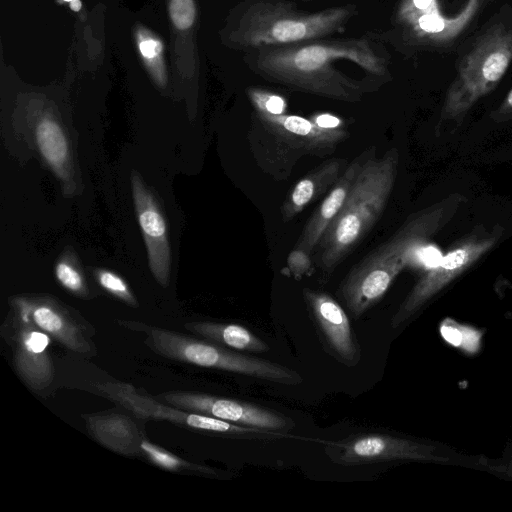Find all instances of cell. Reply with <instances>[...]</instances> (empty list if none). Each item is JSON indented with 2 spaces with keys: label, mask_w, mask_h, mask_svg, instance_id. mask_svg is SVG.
<instances>
[{
  "label": "cell",
  "mask_w": 512,
  "mask_h": 512,
  "mask_svg": "<svg viewBox=\"0 0 512 512\" xmlns=\"http://www.w3.org/2000/svg\"><path fill=\"white\" fill-rule=\"evenodd\" d=\"M435 447L391 434L370 432L326 443V453L339 465L355 466L398 460L447 461Z\"/></svg>",
  "instance_id": "cell-11"
},
{
  "label": "cell",
  "mask_w": 512,
  "mask_h": 512,
  "mask_svg": "<svg viewBox=\"0 0 512 512\" xmlns=\"http://www.w3.org/2000/svg\"><path fill=\"white\" fill-rule=\"evenodd\" d=\"M138 46L142 57L150 65L159 61L162 54V43L151 35L142 34L138 35Z\"/></svg>",
  "instance_id": "cell-28"
},
{
  "label": "cell",
  "mask_w": 512,
  "mask_h": 512,
  "mask_svg": "<svg viewBox=\"0 0 512 512\" xmlns=\"http://www.w3.org/2000/svg\"><path fill=\"white\" fill-rule=\"evenodd\" d=\"M247 93L255 111L270 114H284L286 112V101L278 94L253 87L249 88Z\"/></svg>",
  "instance_id": "cell-24"
},
{
  "label": "cell",
  "mask_w": 512,
  "mask_h": 512,
  "mask_svg": "<svg viewBox=\"0 0 512 512\" xmlns=\"http://www.w3.org/2000/svg\"><path fill=\"white\" fill-rule=\"evenodd\" d=\"M140 455L153 465L174 473L219 477L221 471L206 465L189 462L165 448L150 442L145 437L140 444Z\"/></svg>",
  "instance_id": "cell-21"
},
{
  "label": "cell",
  "mask_w": 512,
  "mask_h": 512,
  "mask_svg": "<svg viewBox=\"0 0 512 512\" xmlns=\"http://www.w3.org/2000/svg\"><path fill=\"white\" fill-rule=\"evenodd\" d=\"M350 60L372 75L386 73L385 58L367 39H315L249 51L248 64L261 77L291 89L355 103L369 89L334 67V61Z\"/></svg>",
  "instance_id": "cell-1"
},
{
  "label": "cell",
  "mask_w": 512,
  "mask_h": 512,
  "mask_svg": "<svg viewBox=\"0 0 512 512\" xmlns=\"http://www.w3.org/2000/svg\"><path fill=\"white\" fill-rule=\"evenodd\" d=\"M398 167L395 147L364 165L316 248V265L323 277L335 271L380 219L396 183Z\"/></svg>",
  "instance_id": "cell-3"
},
{
  "label": "cell",
  "mask_w": 512,
  "mask_h": 512,
  "mask_svg": "<svg viewBox=\"0 0 512 512\" xmlns=\"http://www.w3.org/2000/svg\"><path fill=\"white\" fill-rule=\"evenodd\" d=\"M348 162L343 158L324 161L304 175L290 190L283 201L280 214L283 222H289L307 206L320 198L336 184Z\"/></svg>",
  "instance_id": "cell-17"
},
{
  "label": "cell",
  "mask_w": 512,
  "mask_h": 512,
  "mask_svg": "<svg viewBox=\"0 0 512 512\" xmlns=\"http://www.w3.org/2000/svg\"><path fill=\"white\" fill-rule=\"evenodd\" d=\"M131 186L150 270L157 282L166 287L169 283L171 267L166 220L152 193L135 172L131 175Z\"/></svg>",
  "instance_id": "cell-15"
},
{
  "label": "cell",
  "mask_w": 512,
  "mask_h": 512,
  "mask_svg": "<svg viewBox=\"0 0 512 512\" xmlns=\"http://www.w3.org/2000/svg\"><path fill=\"white\" fill-rule=\"evenodd\" d=\"M1 333L12 350L13 364L23 383L36 393L45 391L55 376L49 350L51 337L14 309Z\"/></svg>",
  "instance_id": "cell-10"
},
{
  "label": "cell",
  "mask_w": 512,
  "mask_h": 512,
  "mask_svg": "<svg viewBox=\"0 0 512 512\" xmlns=\"http://www.w3.org/2000/svg\"><path fill=\"white\" fill-rule=\"evenodd\" d=\"M349 136L345 128H323L302 116L255 110L247 135L255 162L277 181L286 180L303 157L332 155Z\"/></svg>",
  "instance_id": "cell-5"
},
{
  "label": "cell",
  "mask_w": 512,
  "mask_h": 512,
  "mask_svg": "<svg viewBox=\"0 0 512 512\" xmlns=\"http://www.w3.org/2000/svg\"><path fill=\"white\" fill-rule=\"evenodd\" d=\"M90 435L101 445L125 456L140 455L144 434L129 416L112 412L83 415Z\"/></svg>",
  "instance_id": "cell-18"
},
{
  "label": "cell",
  "mask_w": 512,
  "mask_h": 512,
  "mask_svg": "<svg viewBox=\"0 0 512 512\" xmlns=\"http://www.w3.org/2000/svg\"><path fill=\"white\" fill-rule=\"evenodd\" d=\"M512 62V27L494 24L463 57L441 112L442 120H458L491 92Z\"/></svg>",
  "instance_id": "cell-7"
},
{
  "label": "cell",
  "mask_w": 512,
  "mask_h": 512,
  "mask_svg": "<svg viewBox=\"0 0 512 512\" xmlns=\"http://www.w3.org/2000/svg\"><path fill=\"white\" fill-rule=\"evenodd\" d=\"M35 136L45 161L59 178H64L69 161V146L62 127L51 118H43L36 126Z\"/></svg>",
  "instance_id": "cell-20"
},
{
  "label": "cell",
  "mask_w": 512,
  "mask_h": 512,
  "mask_svg": "<svg viewBox=\"0 0 512 512\" xmlns=\"http://www.w3.org/2000/svg\"><path fill=\"white\" fill-rule=\"evenodd\" d=\"M55 277L60 285L70 293L85 297L87 286L80 271L66 259L59 260L54 269Z\"/></svg>",
  "instance_id": "cell-23"
},
{
  "label": "cell",
  "mask_w": 512,
  "mask_h": 512,
  "mask_svg": "<svg viewBox=\"0 0 512 512\" xmlns=\"http://www.w3.org/2000/svg\"><path fill=\"white\" fill-rule=\"evenodd\" d=\"M318 126L328 129L343 128L344 122L341 118L328 113H321L310 118Z\"/></svg>",
  "instance_id": "cell-29"
},
{
  "label": "cell",
  "mask_w": 512,
  "mask_h": 512,
  "mask_svg": "<svg viewBox=\"0 0 512 512\" xmlns=\"http://www.w3.org/2000/svg\"><path fill=\"white\" fill-rule=\"evenodd\" d=\"M99 394L142 419L168 421L193 432L230 439L278 440L293 437L282 431L234 424L212 416L183 410L140 393L131 384L108 381L96 385Z\"/></svg>",
  "instance_id": "cell-8"
},
{
  "label": "cell",
  "mask_w": 512,
  "mask_h": 512,
  "mask_svg": "<svg viewBox=\"0 0 512 512\" xmlns=\"http://www.w3.org/2000/svg\"><path fill=\"white\" fill-rule=\"evenodd\" d=\"M401 8L406 9L408 11L419 14L418 12L412 10L411 8L403 5ZM408 21V20H407ZM412 24L417 26V28L428 34H436L442 32L445 28L444 19L436 13H420L419 17L416 20H410ZM413 25V26H414ZM414 27V28H415Z\"/></svg>",
  "instance_id": "cell-27"
},
{
  "label": "cell",
  "mask_w": 512,
  "mask_h": 512,
  "mask_svg": "<svg viewBox=\"0 0 512 512\" xmlns=\"http://www.w3.org/2000/svg\"><path fill=\"white\" fill-rule=\"evenodd\" d=\"M70 3V8L75 11V12H78L80 11L81 7H82V3L80 0H72Z\"/></svg>",
  "instance_id": "cell-32"
},
{
  "label": "cell",
  "mask_w": 512,
  "mask_h": 512,
  "mask_svg": "<svg viewBox=\"0 0 512 512\" xmlns=\"http://www.w3.org/2000/svg\"><path fill=\"white\" fill-rule=\"evenodd\" d=\"M512 115V89L508 92L503 102L495 112V117L505 118Z\"/></svg>",
  "instance_id": "cell-30"
},
{
  "label": "cell",
  "mask_w": 512,
  "mask_h": 512,
  "mask_svg": "<svg viewBox=\"0 0 512 512\" xmlns=\"http://www.w3.org/2000/svg\"><path fill=\"white\" fill-rule=\"evenodd\" d=\"M464 200V196L452 194L411 214L389 239L352 267L337 295L354 319L382 299L416 251L450 221Z\"/></svg>",
  "instance_id": "cell-2"
},
{
  "label": "cell",
  "mask_w": 512,
  "mask_h": 512,
  "mask_svg": "<svg viewBox=\"0 0 512 512\" xmlns=\"http://www.w3.org/2000/svg\"><path fill=\"white\" fill-rule=\"evenodd\" d=\"M303 297L317 333L338 361L354 366L360 359V349L342 306L328 293L303 289Z\"/></svg>",
  "instance_id": "cell-14"
},
{
  "label": "cell",
  "mask_w": 512,
  "mask_h": 512,
  "mask_svg": "<svg viewBox=\"0 0 512 512\" xmlns=\"http://www.w3.org/2000/svg\"><path fill=\"white\" fill-rule=\"evenodd\" d=\"M11 307L67 350L84 356L96 353L89 324L57 300L42 296H16L11 300Z\"/></svg>",
  "instance_id": "cell-13"
},
{
  "label": "cell",
  "mask_w": 512,
  "mask_h": 512,
  "mask_svg": "<svg viewBox=\"0 0 512 512\" xmlns=\"http://www.w3.org/2000/svg\"><path fill=\"white\" fill-rule=\"evenodd\" d=\"M287 269L296 280L310 275L313 270L311 255L302 249L293 248L287 257Z\"/></svg>",
  "instance_id": "cell-26"
},
{
  "label": "cell",
  "mask_w": 512,
  "mask_h": 512,
  "mask_svg": "<svg viewBox=\"0 0 512 512\" xmlns=\"http://www.w3.org/2000/svg\"><path fill=\"white\" fill-rule=\"evenodd\" d=\"M374 156L376 147L370 146L348 163L336 184L308 219L293 248L302 249L310 255L315 252L323 234L340 212L358 174Z\"/></svg>",
  "instance_id": "cell-16"
},
{
  "label": "cell",
  "mask_w": 512,
  "mask_h": 512,
  "mask_svg": "<svg viewBox=\"0 0 512 512\" xmlns=\"http://www.w3.org/2000/svg\"><path fill=\"white\" fill-rule=\"evenodd\" d=\"M355 14L354 5L308 12L288 0H247L231 38L248 52L322 39L342 32Z\"/></svg>",
  "instance_id": "cell-4"
},
{
  "label": "cell",
  "mask_w": 512,
  "mask_h": 512,
  "mask_svg": "<svg viewBox=\"0 0 512 512\" xmlns=\"http://www.w3.org/2000/svg\"><path fill=\"white\" fill-rule=\"evenodd\" d=\"M155 398L183 410L238 425L282 432L295 427L294 421L285 415L236 399L195 391H168Z\"/></svg>",
  "instance_id": "cell-12"
},
{
  "label": "cell",
  "mask_w": 512,
  "mask_h": 512,
  "mask_svg": "<svg viewBox=\"0 0 512 512\" xmlns=\"http://www.w3.org/2000/svg\"><path fill=\"white\" fill-rule=\"evenodd\" d=\"M99 285L108 293L131 307H138V302L128 284L116 273L99 269L95 272Z\"/></svg>",
  "instance_id": "cell-22"
},
{
  "label": "cell",
  "mask_w": 512,
  "mask_h": 512,
  "mask_svg": "<svg viewBox=\"0 0 512 512\" xmlns=\"http://www.w3.org/2000/svg\"><path fill=\"white\" fill-rule=\"evenodd\" d=\"M169 15L174 26L179 30L189 29L196 17L194 0H171Z\"/></svg>",
  "instance_id": "cell-25"
},
{
  "label": "cell",
  "mask_w": 512,
  "mask_h": 512,
  "mask_svg": "<svg viewBox=\"0 0 512 512\" xmlns=\"http://www.w3.org/2000/svg\"><path fill=\"white\" fill-rule=\"evenodd\" d=\"M122 327L144 333L145 344L156 354L178 362L217 369L282 385H299L302 376L281 364L245 355L206 339L135 321H119Z\"/></svg>",
  "instance_id": "cell-6"
},
{
  "label": "cell",
  "mask_w": 512,
  "mask_h": 512,
  "mask_svg": "<svg viewBox=\"0 0 512 512\" xmlns=\"http://www.w3.org/2000/svg\"><path fill=\"white\" fill-rule=\"evenodd\" d=\"M64 1H66V2H71L72 0H64Z\"/></svg>",
  "instance_id": "cell-33"
},
{
  "label": "cell",
  "mask_w": 512,
  "mask_h": 512,
  "mask_svg": "<svg viewBox=\"0 0 512 512\" xmlns=\"http://www.w3.org/2000/svg\"><path fill=\"white\" fill-rule=\"evenodd\" d=\"M501 235L499 228L490 233L473 234L458 242L438 264L421 276L391 318L396 329L411 318L431 297L488 252Z\"/></svg>",
  "instance_id": "cell-9"
},
{
  "label": "cell",
  "mask_w": 512,
  "mask_h": 512,
  "mask_svg": "<svg viewBox=\"0 0 512 512\" xmlns=\"http://www.w3.org/2000/svg\"><path fill=\"white\" fill-rule=\"evenodd\" d=\"M184 327L197 336L238 352L264 353L269 350L266 342L239 324L196 321L188 322Z\"/></svg>",
  "instance_id": "cell-19"
},
{
  "label": "cell",
  "mask_w": 512,
  "mask_h": 512,
  "mask_svg": "<svg viewBox=\"0 0 512 512\" xmlns=\"http://www.w3.org/2000/svg\"><path fill=\"white\" fill-rule=\"evenodd\" d=\"M408 2V1H406ZM433 0H411V3H409L411 6L417 8V9H426L432 4Z\"/></svg>",
  "instance_id": "cell-31"
}]
</instances>
